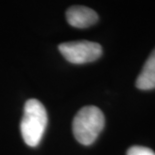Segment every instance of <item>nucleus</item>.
Returning <instances> with one entry per match:
<instances>
[{
	"label": "nucleus",
	"instance_id": "nucleus-1",
	"mask_svg": "<svg viewBox=\"0 0 155 155\" xmlns=\"http://www.w3.org/2000/svg\"><path fill=\"white\" fill-rule=\"evenodd\" d=\"M47 112L37 99L26 101L20 124L23 140L28 146L35 147L40 143L47 126Z\"/></svg>",
	"mask_w": 155,
	"mask_h": 155
},
{
	"label": "nucleus",
	"instance_id": "nucleus-2",
	"mask_svg": "<svg viewBox=\"0 0 155 155\" xmlns=\"http://www.w3.org/2000/svg\"><path fill=\"white\" fill-rule=\"evenodd\" d=\"M105 118L102 111L96 106H84L75 115L72 129L74 137L82 145L88 146L97 139L103 130Z\"/></svg>",
	"mask_w": 155,
	"mask_h": 155
},
{
	"label": "nucleus",
	"instance_id": "nucleus-3",
	"mask_svg": "<svg viewBox=\"0 0 155 155\" xmlns=\"http://www.w3.org/2000/svg\"><path fill=\"white\" fill-rule=\"evenodd\" d=\"M62 56L73 64H84L97 60L102 55L100 44L92 41H72L58 46Z\"/></svg>",
	"mask_w": 155,
	"mask_h": 155
},
{
	"label": "nucleus",
	"instance_id": "nucleus-4",
	"mask_svg": "<svg viewBox=\"0 0 155 155\" xmlns=\"http://www.w3.org/2000/svg\"><path fill=\"white\" fill-rule=\"evenodd\" d=\"M67 22L73 27L87 28L98 21V14L85 6H72L66 11Z\"/></svg>",
	"mask_w": 155,
	"mask_h": 155
},
{
	"label": "nucleus",
	"instance_id": "nucleus-5",
	"mask_svg": "<svg viewBox=\"0 0 155 155\" xmlns=\"http://www.w3.org/2000/svg\"><path fill=\"white\" fill-rule=\"evenodd\" d=\"M136 87L140 90L155 88V48L143 65L139 76L136 79Z\"/></svg>",
	"mask_w": 155,
	"mask_h": 155
},
{
	"label": "nucleus",
	"instance_id": "nucleus-6",
	"mask_svg": "<svg viewBox=\"0 0 155 155\" xmlns=\"http://www.w3.org/2000/svg\"><path fill=\"white\" fill-rule=\"evenodd\" d=\"M127 155H155V152L148 147L135 145L127 150Z\"/></svg>",
	"mask_w": 155,
	"mask_h": 155
}]
</instances>
